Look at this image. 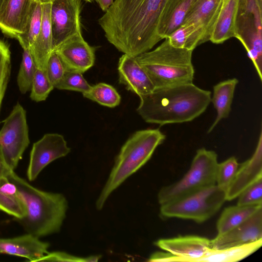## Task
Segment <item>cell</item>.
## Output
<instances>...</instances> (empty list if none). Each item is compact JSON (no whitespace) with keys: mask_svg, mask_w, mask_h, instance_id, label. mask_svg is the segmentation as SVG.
Masks as SVG:
<instances>
[{"mask_svg":"<svg viewBox=\"0 0 262 262\" xmlns=\"http://www.w3.org/2000/svg\"><path fill=\"white\" fill-rule=\"evenodd\" d=\"M166 1L114 0L99 24L117 49L136 57L161 40L157 27Z\"/></svg>","mask_w":262,"mask_h":262,"instance_id":"6da1fadb","label":"cell"},{"mask_svg":"<svg viewBox=\"0 0 262 262\" xmlns=\"http://www.w3.org/2000/svg\"><path fill=\"white\" fill-rule=\"evenodd\" d=\"M211 94L193 82L156 88L139 96L137 111L145 122L160 126L189 122L205 111Z\"/></svg>","mask_w":262,"mask_h":262,"instance_id":"7a4b0ae2","label":"cell"},{"mask_svg":"<svg viewBox=\"0 0 262 262\" xmlns=\"http://www.w3.org/2000/svg\"><path fill=\"white\" fill-rule=\"evenodd\" d=\"M7 177L16 186L25 206L26 215L20 221L28 233L39 238L59 232L68 209L65 196L34 187L14 170Z\"/></svg>","mask_w":262,"mask_h":262,"instance_id":"3957f363","label":"cell"},{"mask_svg":"<svg viewBox=\"0 0 262 262\" xmlns=\"http://www.w3.org/2000/svg\"><path fill=\"white\" fill-rule=\"evenodd\" d=\"M165 139V135L158 128L137 131L128 139L122 146L96 201L97 210H101L110 194L150 159Z\"/></svg>","mask_w":262,"mask_h":262,"instance_id":"277c9868","label":"cell"},{"mask_svg":"<svg viewBox=\"0 0 262 262\" xmlns=\"http://www.w3.org/2000/svg\"><path fill=\"white\" fill-rule=\"evenodd\" d=\"M192 50L172 46L168 38L155 49L136 57L155 89L193 82Z\"/></svg>","mask_w":262,"mask_h":262,"instance_id":"5b68a950","label":"cell"},{"mask_svg":"<svg viewBox=\"0 0 262 262\" xmlns=\"http://www.w3.org/2000/svg\"><path fill=\"white\" fill-rule=\"evenodd\" d=\"M217 155L213 150L199 149L186 174L178 181L162 187L158 200L162 205L216 185Z\"/></svg>","mask_w":262,"mask_h":262,"instance_id":"8992f818","label":"cell"},{"mask_svg":"<svg viewBox=\"0 0 262 262\" xmlns=\"http://www.w3.org/2000/svg\"><path fill=\"white\" fill-rule=\"evenodd\" d=\"M226 200V192L216 185L160 205V215L165 218L206 221L221 208Z\"/></svg>","mask_w":262,"mask_h":262,"instance_id":"52a82bcc","label":"cell"},{"mask_svg":"<svg viewBox=\"0 0 262 262\" xmlns=\"http://www.w3.org/2000/svg\"><path fill=\"white\" fill-rule=\"evenodd\" d=\"M261 0H239L236 36L245 48L262 79Z\"/></svg>","mask_w":262,"mask_h":262,"instance_id":"ba28073f","label":"cell"},{"mask_svg":"<svg viewBox=\"0 0 262 262\" xmlns=\"http://www.w3.org/2000/svg\"><path fill=\"white\" fill-rule=\"evenodd\" d=\"M30 143L26 113L18 102L4 121L0 130V145L6 164L14 170Z\"/></svg>","mask_w":262,"mask_h":262,"instance_id":"9c48e42d","label":"cell"},{"mask_svg":"<svg viewBox=\"0 0 262 262\" xmlns=\"http://www.w3.org/2000/svg\"><path fill=\"white\" fill-rule=\"evenodd\" d=\"M81 0H53L50 10L52 52L69 38L81 34Z\"/></svg>","mask_w":262,"mask_h":262,"instance_id":"30bf717a","label":"cell"},{"mask_svg":"<svg viewBox=\"0 0 262 262\" xmlns=\"http://www.w3.org/2000/svg\"><path fill=\"white\" fill-rule=\"evenodd\" d=\"M210 239L196 235L160 239L155 245L167 253L155 252L150 255L148 261L191 262L204 254L210 248Z\"/></svg>","mask_w":262,"mask_h":262,"instance_id":"8fae6325","label":"cell"},{"mask_svg":"<svg viewBox=\"0 0 262 262\" xmlns=\"http://www.w3.org/2000/svg\"><path fill=\"white\" fill-rule=\"evenodd\" d=\"M70 151L62 135L56 133L45 134L33 144L31 150L27 172L29 180H35L46 166L66 156Z\"/></svg>","mask_w":262,"mask_h":262,"instance_id":"7c38bea8","label":"cell"},{"mask_svg":"<svg viewBox=\"0 0 262 262\" xmlns=\"http://www.w3.org/2000/svg\"><path fill=\"white\" fill-rule=\"evenodd\" d=\"M262 239V207L245 222L210 240V248L239 246Z\"/></svg>","mask_w":262,"mask_h":262,"instance_id":"4fadbf2b","label":"cell"},{"mask_svg":"<svg viewBox=\"0 0 262 262\" xmlns=\"http://www.w3.org/2000/svg\"><path fill=\"white\" fill-rule=\"evenodd\" d=\"M66 71L83 73L94 66L95 48L90 46L81 34L67 40L55 51Z\"/></svg>","mask_w":262,"mask_h":262,"instance_id":"5bb4252c","label":"cell"},{"mask_svg":"<svg viewBox=\"0 0 262 262\" xmlns=\"http://www.w3.org/2000/svg\"><path fill=\"white\" fill-rule=\"evenodd\" d=\"M262 178V133L252 156L239 165L235 176L226 191V201H231L248 186Z\"/></svg>","mask_w":262,"mask_h":262,"instance_id":"9a60e30c","label":"cell"},{"mask_svg":"<svg viewBox=\"0 0 262 262\" xmlns=\"http://www.w3.org/2000/svg\"><path fill=\"white\" fill-rule=\"evenodd\" d=\"M118 70L119 83L139 96L148 94L155 89L147 73L135 57L124 54L119 60Z\"/></svg>","mask_w":262,"mask_h":262,"instance_id":"2e32d148","label":"cell"},{"mask_svg":"<svg viewBox=\"0 0 262 262\" xmlns=\"http://www.w3.org/2000/svg\"><path fill=\"white\" fill-rule=\"evenodd\" d=\"M33 0H1L0 29L16 38L24 30Z\"/></svg>","mask_w":262,"mask_h":262,"instance_id":"e0dca14e","label":"cell"},{"mask_svg":"<svg viewBox=\"0 0 262 262\" xmlns=\"http://www.w3.org/2000/svg\"><path fill=\"white\" fill-rule=\"evenodd\" d=\"M222 1L195 0L184 19L182 24H192L202 32L203 43L210 40Z\"/></svg>","mask_w":262,"mask_h":262,"instance_id":"ac0fdd59","label":"cell"},{"mask_svg":"<svg viewBox=\"0 0 262 262\" xmlns=\"http://www.w3.org/2000/svg\"><path fill=\"white\" fill-rule=\"evenodd\" d=\"M48 243L28 233L8 238H0V254H7L26 258L30 261L38 260L49 253Z\"/></svg>","mask_w":262,"mask_h":262,"instance_id":"d6986e66","label":"cell"},{"mask_svg":"<svg viewBox=\"0 0 262 262\" xmlns=\"http://www.w3.org/2000/svg\"><path fill=\"white\" fill-rule=\"evenodd\" d=\"M194 1H166L157 27V33L161 40L167 38L182 24Z\"/></svg>","mask_w":262,"mask_h":262,"instance_id":"ffe728a7","label":"cell"},{"mask_svg":"<svg viewBox=\"0 0 262 262\" xmlns=\"http://www.w3.org/2000/svg\"><path fill=\"white\" fill-rule=\"evenodd\" d=\"M51 2L42 3V18L41 29L36 40L29 49L38 69L46 71L49 57L52 52L50 23Z\"/></svg>","mask_w":262,"mask_h":262,"instance_id":"44dd1931","label":"cell"},{"mask_svg":"<svg viewBox=\"0 0 262 262\" xmlns=\"http://www.w3.org/2000/svg\"><path fill=\"white\" fill-rule=\"evenodd\" d=\"M239 0H223L221 10L214 25L210 40L222 43L236 36V19Z\"/></svg>","mask_w":262,"mask_h":262,"instance_id":"7402d4cb","label":"cell"},{"mask_svg":"<svg viewBox=\"0 0 262 262\" xmlns=\"http://www.w3.org/2000/svg\"><path fill=\"white\" fill-rule=\"evenodd\" d=\"M262 245V239L239 246L215 249L209 248L204 254L191 262H235L257 251Z\"/></svg>","mask_w":262,"mask_h":262,"instance_id":"603a6c76","label":"cell"},{"mask_svg":"<svg viewBox=\"0 0 262 262\" xmlns=\"http://www.w3.org/2000/svg\"><path fill=\"white\" fill-rule=\"evenodd\" d=\"M238 80L233 78L222 81L213 86V96L211 101L216 111L214 122L208 130L210 133L223 119L228 117L236 86Z\"/></svg>","mask_w":262,"mask_h":262,"instance_id":"cb8c5ba5","label":"cell"},{"mask_svg":"<svg viewBox=\"0 0 262 262\" xmlns=\"http://www.w3.org/2000/svg\"><path fill=\"white\" fill-rule=\"evenodd\" d=\"M0 210L18 220L26 215V209L17 189L7 177L0 179Z\"/></svg>","mask_w":262,"mask_h":262,"instance_id":"d4e9b609","label":"cell"},{"mask_svg":"<svg viewBox=\"0 0 262 262\" xmlns=\"http://www.w3.org/2000/svg\"><path fill=\"white\" fill-rule=\"evenodd\" d=\"M262 205L240 206L236 205L226 208L216 223L218 234L225 233L242 224L250 217Z\"/></svg>","mask_w":262,"mask_h":262,"instance_id":"484cf974","label":"cell"},{"mask_svg":"<svg viewBox=\"0 0 262 262\" xmlns=\"http://www.w3.org/2000/svg\"><path fill=\"white\" fill-rule=\"evenodd\" d=\"M42 18V3L33 0L24 32L16 39L23 49H29L38 35Z\"/></svg>","mask_w":262,"mask_h":262,"instance_id":"4316f807","label":"cell"},{"mask_svg":"<svg viewBox=\"0 0 262 262\" xmlns=\"http://www.w3.org/2000/svg\"><path fill=\"white\" fill-rule=\"evenodd\" d=\"M167 38L172 46L192 51L203 43L202 32L192 24L181 25Z\"/></svg>","mask_w":262,"mask_h":262,"instance_id":"83f0119b","label":"cell"},{"mask_svg":"<svg viewBox=\"0 0 262 262\" xmlns=\"http://www.w3.org/2000/svg\"><path fill=\"white\" fill-rule=\"evenodd\" d=\"M83 96L100 105L114 107L121 101V97L116 90L112 85L105 83H99L92 86L90 90Z\"/></svg>","mask_w":262,"mask_h":262,"instance_id":"f1b7e54d","label":"cell"},{"mask_svg":"<svg viewBox=\"0 0 262 262\" xmlns=\"http://www.w3.org/2000/svg\"><path fill=\"white\" fill-rule=\"evenodd\" d=\"M22 60L17 77V83L21 93L31 90L32 83L37 69L29 49H23Z\"/></svg>","mask_w":262,"mask_h":262,"instance_id":"f546056e","label":"cell"},{"mask_svg":"<svg viewBox=\"0 0 262 262\" xmlns=\"http://www.w3.org/2000/svg\"><path fill=\"white\" fill-rule=\"evenodd\" d=\"M239 165L233 156L218 163L216 170V185L226 192L235 176Z\"/></svg>","mask_w":262,"mask_h":262,"instance_id":"4dcf8cb0","label":"cell"},{"mask_svg":"<svg viewBox=\"0 0 262 262\" xmlns=\"http://www.w3.org/2000/svg\"><path fill=\"white\" fill-rule=\"evenodd\" d=\"M54 88L47 72L37 68L31 88V99L36 102L44 101Z\"/></svg>","mask_w":262,"mask_h":262,"instance_id":"1f68e13d","label":"cell"},{"mask_svg":"<svg viewBox=\"0 0 262 262\" xmlns=\"http://www.w3.org/2000/svg\"><path fill=\"white\" fill-rule=\"evenodd\" d=\"M91 86L83 77L82 73L66 71L63 78L55 88L77 91L83 94L89 91Z\"/></svg>","mask_w":262,"mask_h":262,"instance_id":"d6a6232c","label":"cell"},{"mask_svg":"<svg viewBox=\"0 0 262 262\" xmlns=\"http://www.w3.org/2000/svg\"><path fill=\"white\" fill-rule=\"evenodd\" d=\"M11 71L10 51L8 45L0 40V108Z\"/></svg>","mask_w":262,"mask_h":262,"instance_id":"836d02e7","label":"cell"},{"mask_svg":"<svg viewBox=\"0 0 262 262\" xmlns=\"http://www.w3.org/2000/svg\"><path fill=\"white\" fill-rule=\"evenodd\" d=\"M237 197L238 205H262V178L258 179L248 186Z\"/></svg>","mask_w":262,"mask_h":262,"instance_id":"e575fe53","label":"cell"},{"mask_svg":"<svg viewBox=\"0 0 262 262\" xmlns=\"http://www.w3.org/2000/svg\"><path fill=\"white\" fill-rule=\"evenodd\" d=\"M65 67L55 51L49 57L47 66V74L49 80L55 88L63 78L66 72Z\"/></svg>","mask_w":262,"mask_h":262,"instance_id":"d590c367","label":"cell"},{"mask_svg":"<svg viewBox=\"0 0 262 262\" xmlns=\"http://www.w3.org/2000/svg\"><path fill=\"white\" fill-rule=\"evenodd\" d=\"M101 257L100 255H93L85 257L75 256L63 252H49L40 258L38 261H97Z\"/></svg>","mask_w":262,"mask_h":262,"instance_id":"8d00e7d4","label":"cell"},{"mask_svg":"<svg viewBox=\"0 0 262 262\" xmlns=\"http://www.w3.org/2000/svg\"><path fill=\"white\" fill-rule=\"evenodd\" d=\"M11 171L12 170H11L8 168L5 162L0 145V179L3 177H7Z\"/></svg>","mask_w":262,"mask_h":262,"instance_id":"74e56055","label":"cell"},{"mask_svg":"<svg viewBox=\"0 0 262 262\" xmlns=\"http://www.w3.org/2000/svg\"><path fill=\"white\" fill-rule=\"evenodd\" d=\"M104 12H106L113 4V0H94Z\"/></svg>","mask_w":262,"mask_h":262,"instance_id":"f35d334b","label":"cell"},{"mask_svg":"<svg viewBox=\"0 0 262 262\" xmlns=\"http://www.w3.org/2000/svg\"><path fill=\"white\" fill-rule=\"evenodd\" d=\"M35 1H39V2H40L41 3H43V2H51L53 0H35Z\"/></svg>","mask_w":262,"mask_h":262,"instance_id":"ab89813d","label":"cell"},{"mask_svg":"<svg viewBox=\"0 0 262 262\" xmlns=\"http://www.w3.org/2000/svg\"><path fill=\"white\" fill-rule=\"evenodd\" d=\"M83 1H86V2H92L93 1H94V0H83Z\"/></svg>","mask_w":262,"mask_h":262,"instance_id":"60d3db41","label":"cell"},{"mask_svg":"<svg viewBox=\"0 0 262 262\" xmlns=\"http://www.w3.org/2000/svg\"><path fill=\"white\" fill-rule=\"evenodd\" d=\"M1 0H0V2H1Z\"/></svg>","mask_w":262,"mask_h":262,"instance_id":"b9f144b4","label":"cell"}]
</instances>
